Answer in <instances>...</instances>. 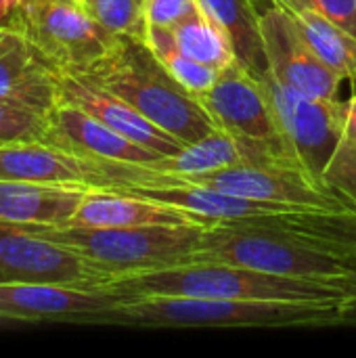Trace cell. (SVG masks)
Masks as SVG:
<instances>
[{
    "label": "cell",
    "mask_w": 356,
    "mask_h": 358,
    "mask_svg": "<svg viewBox=\"0 0 356 358\" xmlns=\"http://www.w3.org/2000/svg\"><path fill=\"white\" fill-rule=\"evenodd\" d=\"M42 143L71 151L88 159L115 162L128 166H151L153 162L164 157L122 136L94 115L65 101H59L57 107L48 113V128Z\"/></svg>",
    "instance_id": "cell-14"
},
{
    "label": "cell",
    "mask_w": 356,
    "mask_h": 358,
    "mask_svg": "<svg viewBox=\"0 0 356 358\" xmlns=\"http://www.w3.org/2000/svg\"><path fill=\"white\" fill-rule=\"evenodd\" d=\"M94 19L113 36L145 38L143 0H84Z\"/></svg>",
    "instance_id": "cell-25"
},
{
    "label": "cell",
    "mask_w": 356,
    "mask_h": 358,
    "mask_svg": "<svg viewBox=\"0 0 356 358\" xmlns=\"http://www.w3.org/2000/svg\"><path fill=\"white\" fill-rule=\"evenodd\" d=\"M126 164L99 162L46 143L0 145V180L118 191Z\"/></svg>",
    "instance_id": "cell-13"
},
{
    "label": "cell",
    "mask_w": 356,
    "mask_h": 358,
    "mask_svg": "<svg viewBox=\"0 0 356 358\" xmlns=\"http://www.w3.org/2000/svg\"><path fill=\"white\" fill-rule=\"evenodd\" d=\"M145 42L151 48V52L157 57V61L166 67V71L195 99L204 96L216 82L218 71L212 67H206L191 57H187L176 40L170 27L159 25H145Z\"/></svg>",
    "instance_id": "cell-24"
},
{
    "label": "cell",
    "mask_w": 356,
    "mask_h": 358,
    "mask_svg": "<svg viewBox=\"0 0 356 358\" xmlns=\"http://www.w3.org/2000/svg\"><path fill=\"white\" fill-rule=\"evenodd\" d=\"M197 101L216 126L241 145L250 164L302 170L275 117L260 78L239 61L222 69L214 86Z\"/></svg>",
    "instance_id": "cell-6"
},
{
    "label": "cell",
    "mask_w": 356,
    "mask_h": 358,
    "mask_svg": "<svg viewBox=\"0 0 356 358\" xmlns=\"http://www.w3.org/2000/svg\"><path fill=\"white\" fill-rule=\"evenodd\" d=\"M124 289L73 283H0V319L25 323L115 325L118 310L132 298Z\"/></svg>",
    "instance_id": "cell-8"
},
{
    "label": "cell",
    "mask_w": 356,
    "mask_h": 358,
    "mask_svg": "<svg viewBox=\"0 0 356 358\" xmlns=\"http://www.w3.org/2000/svg\"><path fill=\"white\" fill-rule=\"evenodd\" d=\"M59 84V101L76 105L86 113L94 115L122 136L159 153V155H174L178 153L185 143L147 120L141 111H136L130 103L120 99L118 94L67 71H57Z\"/></svg>",
    "instance_id": "cell-15"
},
{
    "label": "cell",
    "mask_w": 356,
    "mask_h": 358,
    "mask_svg": "<svg viewBox=\"0 0 356 358\" xmlns=\"http://www.w3.org/2000/svg\"><path fill=\"white\" fill-rule=\"evenodd\" d=\"M323 180L329 189L340 193L356 208V147L344 141L340 143L325 170Z\"/></svg>",
    "instance_id": "cell-27"
},
{
    "label": "cell",
    "mask_w": 356,
    "mask_h": 358,
    "mask_svg": "<svg viewBox=\"0 0 356 358\" xmlns=\"http://www.w3.org/2000/svg\"><path fill=\"white\" fill-rule=\"evenodd\" d=\"M342 325H356V277L350 281V300L344 306Z\"/></svg>",
    "instance_id": "cell-32"
},
{
    "label": "cell",
    "mask_w": 356,
    "mask_h": 358,
    "mask_svg": "<svg viewBox=\"0 0 356 358\" xmlns=\"http://www.w3.org/2000/svg\"><path fill=\"white\" fill-rule=\"evenodd\" d=\"M342 141L356 147V92L344 107V134Z\"/></svg>",
    "instance_id": "cell-30"
},
{
    "label": "cell",
    "mask_w": 356,
    "mask_h": 358,
    "mask_svg": "<svg viewBox=\"0 0 356 358\" xmlns=\"http://www.w3.org/2000/svg\"><path fill=\"white\" fill-rule=\"evenodd\" d=\"M271 2H296V4L313 6L356 38V0H271Z\"/></svg>",
    "instance_id": "cell-29"
},
{
    "label": "cell",
    "mask_w": 356,
    "mask_h": 358,
    "mask_svg": "<svg viewBox=\"0 0 356 358\" xmlns=\"http://www.w3.org/2000/svg\"><path fill=\"white\" fill-rule=\"evenodd\" d=\"M84 187L40 185L27 180H0V222L34 229L65 227L82 206Z\"/></svg>",
    "instance_id": "cell-18"
},
{
    "label": "cell",
    "mask_w": 356,
    "mask_h": 358,
    "mask_svg": "<svg viewBox=\"0 0 356 358\" xmlns=\"http://www.w3.org/2000/svg\"><path fill=\"white\" fill-rule=\"evenodd\" d=\"M283 8L311 48L325 61L340 80L356 82V38L342 25L332 21L327 15L313 6L296 2H271Z\"/></svg>",
    "instance_id": "cell-19"
},
{
    "label": "cell",
    "mask_w": 356,
    "mask_h": 358,
    "mask_svg": "<svg viewBox=\"0 0 356 358\" xmlns=\"http://www.w3.org/2000/svg\"><path fill=\"white\" fill-rule=\"evenodd\" d=\"M21 4H23V0H0V29L15 27Z\"/></svg>",
    "instance_id": "cell-31"
},
{
    "label": "cell",
    "mask_w": 356,
    "mask_h": 358,
    "mask_svg": "<svg viewBox=\"0 0 356 358\" xmlns=\"http://www.w3.org/2000/svg\"><path fill=\"white\" fill-rule=\"evenodd\" d=\"M170 29L174 34L178 48L187 57H191L193 61H197L206 67H212L218 73L237 61L229 36L199 6V2L187 17H183Z\"/></svg>",
    "instance_id": "cell-23"
},
{
    "label": "cell",
    "mask_w": 356,
    "mask_h": 358,
    "mask_svg": "<svg viewBox=\"0 0 356 358\" xmlns=\"http://www.w3.org/2000/svg\"><path fill=\"white\" fill-rule=\"evenodd\" d=\"M208 220L155 199L90 189L69 220L71 227H206Z\"/></svg>",
    "instance_id": "cell-17"
},
{
    "label": "cell",
    "mask_w": 356,
    "mask_h": 358,
    "mask_svg": "<svg viewBox=\"0 0 356 358\" xmlns=\"http://www.w3.org/2000/svg\"><path fill=\"white\" fill-rule=\"evenodd\" d=\"M113 287L134 296H191L271 302H348L350 283L306 281L260 273L225 262H185L176 266L118 275Z\"/></svg>",
    "instance_id": "cell-2"
},
{
    "label": "cell",
    "mask_w": 356,
    "mask_h": 358,
    "mask_svg": "<svg viewBox=\"0 0 356 358\" xmlns=\"http://www.w3.org/2000/svg\"><path fill=\"white\" fill-rule=\"evenodd\" d=\"M76 76L118 94L185 145L218 128L204 105L166 71L145 38L118 36L103 59Z\"/></svg>",
    "instance_id": "cell-1"
},
{
    "label": "cell",
    "mask_w": 356,
    "mask_h": 358,
    "mask_svg": "<svg viewBox=\"0 0 356 358\" xmlns=\"http://www.w3.org/2000/svg\"><path fill=\"white\" fill-rule=\"evenodd\" d=\"M183 180L206 185L245 199L281 203L304 212L346 214L356 210L348 199H344L334 189L315 182L302 170L285 168V166L237 164L208 174L187 176Z\"/></svg>",
    "instance_id": "cell-10"
},
{
    "label": "cell",
    "mask_w": 356,
    "mask_h": 358,
    "mask_svg": "<svg viewBox=\"0 0 356 358\" xmlns=\"http://www.w3.org/2000/svg\"><path fill=\"white\" fill-rule=\"evenodd\" d=\"M197 6V0H143L147 25L172 27Z\"/></svg>",
    "instance_id": "cell-28"
},
{
    "label": "cell",
    "mask_w": 356,
    "mask_h": 358,
    "mask_svg": "<svg viewBox=\"0 0 356 358\" xmlns=\"http://www.w3.org/2000/svg\"><path fill=\"white\" fill-rule=\"evenodd\" d=\"M46 128L48 115L0 99V145L42 143Z\"/></svg>",
    "instance_id": "cell-26"
},
{
    "label": "cell",
    "mask_w": 356,
    "mask_h": 358,
    "mask_svg": "<svg viewBox=\"0 0 356 358\" xmlns=\"http://www.w3.org/2000/svg\"><path fill=\"white\" fill-rule=\"evenodd\" d=\"M210 260L254 268L269 275L350 283L356 266L313 248L262 220H214L204 227L193 262Z\"/></svg>",
    "instance_id": "cell-4"
},
{
    "label": "cell",
    "mask_w": 356,
    "mask_h": 358,
    "mask_svg": "<svg viewBox=\"0 0 356 358\" xmlns=\"http://www.w3.org/2000/svg\"><path fill=\"white\" fill-rule=\"evenodd\" d=\"M208 227V224H206ZM25 229V227H23ZM113 277L193 262L204 227H34L27 229Z\"/></svg>",
    "instance_id": "cell-5"
},
{
    "label": "cell",
    "mask_w": 356,
    "mask_h": 358,
    "mask_svg": "<svg viewBox=\"0 0 356 358\" xmlns=\"http://www.w3.org/2000/svg\"><path fill=\"white\" fill-rule=\"evenodd\" d=\"M109 271L23 227L0 222V283L105 285Z\"/></svg>",
    "instance_id": "cell-11"
},
{
    "label": "cell",
    "mask_w": 356,
    "mask_h": 358,
    "mask_svg": "<svg viewBox=\"0 0 356 358\" xmlns=\"http://www.w3.org/2000/svg\"><path fill=\"white\" fill-rule=\"evenodd\" d=\"M237 164H250L245 151L229 132L216 128L204 138L185 145L178 153L164 155L147 168L159 174L187 178V176L208 174V172L222 170V168L237 166Z\"/></svg>",
    "instance_id": "cell-22"
},
{
    "label": "cell",
    "mask_w": 356,
    "mask_h": 358,
    "mask_svg": "<svg viewBox=\"0 0 356 358\" xmlns=\"http://www.w3.org/2000/svg\"><path fill=\"white\" fill-rule=\"evenodd\" d=\"M15 29L52 69L67 73L88 69L118 40L94 19L84 0H23Z\"/></svg>",
    "instance_id": "cell-7"
},
{
    "label": "cell",
    "mask_w": 356,
    "mask_h": 358,
    "mask_svg": "<svg viewBox=\"0 0 356 358\" xmlns=\"http://www.w3.org/2000/svg\"><path fill=\"white\" fill-rule=\"evenodd\" d=\"M0 99L48 115L59 103L57 69L15 27L0 29Z\"/></svg>",
    "instance_id": "cell-16"
},
{
    "label": "cell",
    "mask_w": 356,
    "mask_h": 358,
    "mask_svg": "<svg viewBox=\"0 0 356 358\" xmlns=\"http://www.w3.org/2000/svg\"><path fill=\"white\" fill-rule=\"evenodd\" d=\"M197 2L229 36L237 61L254 76H264L269 67H266L262 36H260V15L256 13L252 0H197Z\"/></svg>",
    "instance_id": "cell-21"
},
{
    "label": "cell",
    "mask_w": 356,
    "mask_h": 358,
    "mask_svg": "<svg viewBox=\"0 0 356 358\" xmlns=\"http://www.w3.org/2000/svg\"><path fill=\"white\" fill-rule=\"evenodd\" d=\"M260 220L356 266V210L346 214L287 212Z\"/></svg>",
    "instance_id": "cell-20"
},
{
    "label": "cell",
    "mask_w": 356,
    "mask_h": 358,
    "mask_svg": "<svg viewBox=\"0 0 356 358\" xmlns=\"http://www.w3.org/2000/svg\"><path fill=\"white\" fill-rule=\"evenodd\" d=\"M275 117L302 170L319 185H325V170L338 151L344 134V103L313 99L285 88L275 78L258 76Z\"/></svg>",
    "instance_id": "cell-9"
},
{
    "label": "cell",
    "mask_w": 356,
    "mask_h": 358,
    "mask_svg": "<svg viewBox=\"0 0 356 358\" xmlns=\"http://www.w3.org/2000/svg\"><path fill=\"white\" fill-rule=\"evenodd\" d=\"M260 36L271 78L300 94L340 101L342 80L311 48L283 8L271 4L260 15Z\"/></svg>",
    "instance_id": "cell-12"
},
{
    "label": "cell",
    "mask_w": 356,
    "mask_h": 358,
    "mask_svg": "<svg viewBox=\"0 0 356 358\" xmlns=\"http://www.w3.org/2000/svg\"><path fill=\"white\" fill-rule=\"evenodd\" d=\"M346 302H271L132 296L115 315L130 327H319L342 325Z\"/></svg>",
    "instance_id": "cell-3"
}]
</instances>
